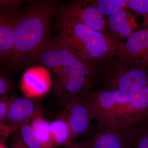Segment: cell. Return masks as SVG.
<instances>
[{
  "instance_id": "cell-1",
  "label": "cell",
  "mask_w": 148,
  "mask_h": 148,
  "mask_svg": "<svg viewBox=\"0 0 148 148\" xmlns=\"http://www.w3.org/2000/svg\"><path fill=\"white\" fill-rule=\"evenodd\" d=\"M58 2L37 1L27 5L24 16L14 31L13 49L7 63L9 69L29 64L50 39L51 21L58 12Z\"/></svg>"
},
{
  "instance_id": "cell-2",
  "label": "cell",
  "mask_w": 148,
  "mask_h": 148,
  "mask_svg": "<svg viewBox=\"0 0 148 148\" xmlns=\"http://www.w3.org/2000/svg\"><path fill=\"white\" fill-rule=\"evenodd\" d=\"M58 38L73 49L83 60L98 64L119 57L123 42L81 23L58 16Z\"/></svg>"
},
{
  "instance_id": "cell-3",
  "label": "cell",
  "mask_w": 148,
  "mask_h": 148,
  "mask_svg": "<svg viewBox=\"0 0 148 148\" xmlns=\"http://www.w3.org/2000/svg\"><path fill=\"white\" fill-rule=\"evenodd\" d=\"M98 79L102 86L100 90L131 92L148 84V71L130 68L116 57L98 64Z\"/></svg>"
},
{
  "instance_id": "cell-4",
  "label": "cell",
  "mask_w": 148,
  "mask_h": 148,
  "mask_svg": "<svg viewBox=\"0 0 148 148\" xmlns=\"http://www.w3.org/2000/svg\"><path fill=\"white\" fill-rule=\"evenodd\" d=\"M98 64L79 59L58 75L54 90L59 96L85 97L97 81Z\"/></svg>"
},
{
  "instance_id": "cell-5",
  "label": "cell",
  "mask_w": 148,
  "mask_h": 148,
  "mask_svg": "<svg viewBox=\"0 0 148 148\" xmlns=\"http://www.w3.org/2000/svg\"><path fill=\"white\" fill-rule=\"evenodd\" d=\"M79 59L81 58L73 49L56 38L49 40L32 61L42 64L58 75Z\"/></svg>"
},
{
  "instance_id": "cell-6",
  "label": "cell",
  "mask_w": 148,
  "mask_h": 148,
  "mask_svg": "<svg viewBox=\"0 0 148 148\" xmlns=\"http://www.w3.org/2000/svg\"><path fill=\"white\" fill-rule=\"evenodd\" d=\"M57 15L109 34L106 19L96 7L94 1L77 0L69 2L58 8Z\"/></svg>"
},
{
  "instance_id": "cell-7",
  "label": "cell",
  "mask_w": 148,
  "mask_h": 148,
  "mask_svg": "<svg viewBox=\"0 0 148 148\" xmlns=\"http://www.w3.org/2000/svg\"><path fill=\"white\" fill-rule=\"evenodd\" d=\"M92 119L105 129L119 130L113 91H91L85 97Z\"/></svg>"
},
{
  "instance_id": "cell-8",
  "label": "cell",
  "mask_w": 148,
  "mask_h": 148,
  "mask_svg": "<svg viewBox=\"0 0 148 148\" xmlns=\"http://www.w3.org/2000/svg\"><path fill=\"white\" fill-rule=\"evenodd\" d=\"M61 97L64 109L63 114L69 122L73 140L88 130L92 120L90 109L85 97L73 95Z\"/></svg>"
},
{
  "instance_id": "cell-9",
  "label": "cell",
  "mask_w": 148,
  "mask_h": 148,
  "mask_svg": "<svg viewBox=\"0 0 148 148\" xmlns=\"http://www.w3.org/2000/svg\"><path fill=\"white\" fill-rule=\"evenodd\" d=\"M118 58L130 68L148 69V27L123 42Z\"/></svg>"
},
{
  "instance_id": "cell-10",
  "label": "cell",
  "mask_w": 148,
  "mask_h": 148,
  "mask_svg": "<svg viewBox=\"0 0 148 148\" xmlns=\"http://www.w3.org/2000/svg\"><path fill=\"white\" fill-rule=\"evenodd\" d=\"M41 103L36 99L16 97L9 110L6 124L11 133L20 129L26 123L36 117L42 116Z\"/></svg>"
},
{
  "instance_id": "cell-11",
  "label": "cell",
  "mask_w": 148,
  "mask_h": 148,
  "mask_svg": "<svg viewBox=\"0 0 148 148\" xmlns=\"http://www.w3.org/2000/svg\"><path fill=\"white\" fill-rule=\"evenodd\" d=\"M148 118V84L129 92L126 110L119 129L134 127L143 124Z\"/></svg>"
},
{
  "instance_id": "cell-12",
  "label": "cell",
  "mask_w": 148,
  "mask_h": 148,
  "mask_svg": "<svg viewBox=\"0 0 148 148\" xmlns=\"http://www.w3.org/2000/svg\"><path fill=\"white\" fill-rule=\"evenodd\" d=\"M51 86L50 73L45 67H31L22 75L21 90L27 98H40L47 93Z\"/></svg>"
},
{
  "instance_id": "cell-13",
  "label": "cell",
  "mask_w": 148,
  "mask_h": 148,
  "mask_svg": "<svg viewBox=\"0 0 148 148\" xmlns=\"http://www.w3.org/2000/svg\"><path fill=\"white\" fill-rule=\"evenodd\" d=\"M106 21L109 34L120 41L128 39L139 26L137 16L127 7L109 16Z\"/></svg>"
},
{
  "instance_id": "cell-14",
  "label": "cell",
  "mask_w": 148,
  "mask_h": 148,
  "mask_svg": "<svg viewBox=\"0 0 148 148\" xmlns=\"http://www.w3.org/2000/svg\"><path fill=\"white\" fill-rule=\"evenodd\" d=\"M24 10L14 15L0 14V60L8 62L13 49V34L16 24L23 18Z\"/></svg>"
},
{
  "instance_id": "cell-15",
  "label": "cell",
  "mask_w": 148,
  "mask_h": 148,
  "mask_svg": "<svg viewBox=\"0 0 148 148\" xmlns=\"http://www.w3.org/2000/svg\"><path fill=\"white\" fill-rule=\"evenodd\" d=\"M78 143L84 148H124V135L122 129H106L98 125L91 137Z\"/></svg>"
},
{
  "instance_id": "cell-16",
  "label": "cell",
  "mask_w": 148,
  "mask_h": 148,
  "mask_svg": "<svg viewBox=\"0 0 148 148\" xmlns=\"http://www.w3.org/2000/svg\"><path fill=\"white\" fill-rule=\"evenodd\" d=\"M50 134L54 146L65 147L73 142L71 129L64 114L50 123Z\"/></svg>"
},
{
  "instance_id": "cell-17",
  "label": "cell",
  "mask_w": 148,
  "mask_h": 148,
  "mask_svg": "<svg viewBox=\"0 0 148 148\" xmlns=\"http://www.w3.org/2000/svg\"><path fill=\"white\" fill-rule=\"evenodd\" d=\"M124 148H148V124L143 123L122 129Z\"/></svg>"
},
{
  "instance_id": "cell-18",
  "label": "cell",
  "mask_w": 148,
  "mask_h": 148,
  "mask_svg": "<svg viewBox=\"0 0 148 148\" xmlns=\"http://www.w3.org/2000/svg\"><path fill=\"white\" fill-rule=\"evenodd\" d=\"M31 125L43 148H53L54 146L51 137L50 123L42 116H39L32 120Z\"/></svg>"
},
{
  "instance_id": "cell-19",
  "label": "cell",
  "mask_w": 148,
  "mask_h": 148,
  "mask_svg": "<svg viewBox=\"0 0 148 148\" xmlns=\"http://www.w3.org/2000/svg\"><path fill=\"white\" fill-rule=\"evenodd\" d=\"M129 0H95V5L103 16H109L127 7Z\"/></svg>"
},
{
  "instance_id": "cell-20",
  "label": "cell",
  "mask_w": 148,
  "mask_h": 148,
  "mask_svg": "<svg viewBox=\"0 0 148 148\" xmlns=\"http://www.w3.org/2000/svg\"><path fill=\"white\" fill-rule=\"evenodd\" d=\"M29 122L26 123L20 127V138L28 148H43Z\"/></svg>"
},
{
  "instance_id": "cell-21",
  "label": "cell",
  "mask_w": 148,
  "mask_h": 148,
  "mask_svg": "<svg viewBox=\"0 0 148 148\" xmlns=\"http://www.w3.org/2000/svg\"><path fill=\"white\" fill-rule=\"evenodd\" d=\"M25 3L22 0H1L0 14L12 15L17 14L21 10V6Z\"/></svg>"
},
{
  "instance_id": "cell-22",
  "label": "cell",
  "mask_w": 148,
  "mask_h": 148,
  "mask_svg": "<svg viewBox=\"0 0 148 148\" xmlns=\"http://www.w3.org/2000/svg\"><path fill=\"white\" fill-rule=\"evenodd\" d=\"M127 8L144 16L145 23L148 24V0H129Z\"/></svg>"
},
{
  "instance_id": "cell-23",
  "label": "cell",
  "mask_w": 148,
  "mask_h": 148,
  "mask_svg": "<svg viewBox=\"0 0 148 148\" xmlns=\"http://www.w3.org/2000/svg\"><path fill=\"white\" fill-rule=\"evenodd\" d=\"M16 97L15 95L1 96L0 98V123L1 125L6 124V119L12 102Z\"/></svg>"
},
{
  "instance_id": "cell-24",
  "label": "cell",
  "mask_w": 148,
  "mask_h": 148,
  "mask_svg": "<svg viewBox=\"0 0 148 148\" xmlns=\"http://www.w3.org/2000/svg\"><path fill=\"white\" fill-rule=\"evenodd\" d=\"M11 84L8 78L4 76L0 77V94L3 96L8 95L10 92Z\"/></svg>"
},
{
  "instance_id": "cell-25",
  "label": "cell",
  "mask_w": 148,
  "mask_h": 148,
  "mask_svg": "<svg viewBox=\"0 0 148 148\" xmlns=\"http://www.w3.org/2000/svg\"><path fill=\"white\" fill-rule=\"evenodd\" d=\"M24 146L25 145L20 137L13 141L12 145L11 148H24Z\"/></svg>"
},
{
  "instance_id": "cell-26",
  "label": "cell",
  "mask_w": 148,
  "mask_h": 148,
  "mask_svg": "<svg viewBox=\"0 0 148 148\" xmlns=\"http://www.w3.org/2000/svg\"><path fill=\"white\" fill-rule=\"evenodd\" d=\"M65 148H84L81 146L80 145L78 142H72L71 143L65 146Z\"/></svg>"
},
{
  "instance_id": "cell-27",
  "label": "cell",
  "mask_w": 148,
  "mask_h": 148,
  "mask_svg": "<svg viewBox=\"0 0 148 148\" xmlns=\"http://www.w3.org/2000/svg\"><path fill=\"white\" fill-rule=\"evenodd\" d=\"M0 148H7L5 147L3 144H1V145H0Z\"/></svg>"
},
{
  "instance_id": "cell-28",
  "label": "cell",
  "mask_w": 148,
  "mask_h": 148,
  "mask_svg": "<svg viewBox=\"0 0 148 148\" xmlns=\"http://www.w3.org/2000/svg\"><path fill=\"white\" fill-rule=\"evenodd\" d=\"M144 123H147V124H148V118L145 121V122H144Z\"/></svg>"
},
{
  "instance_id": "cell-29",
  "label": "cell",
  "mask_w": 148,
  "mask_h": 148,
  "mask_svg": "<svg viewBox=\"0 0 148 148\" xmlns=\"http://www.w3.org/2000/svg\"><path fill=\"white\" fill-rule=\"evenodd\" d=\"M24 148H27V147H26V146L25 145V146H24Z\"/></svg>"
}]
</instances>
